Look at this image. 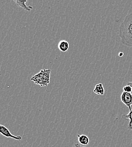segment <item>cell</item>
Wrapping results in <instances>:
<instances>
[{
	"label": "cell",
	"instance_id": "obj_1",
	"mask_svg": "<svg viewBox=\"0 0 132 147\" xmlns=\"http://www.w3.org/2000/svg\"><path fill=\"white\" fill-rule=\"evenodd\" d=\"M119 36L123 45L132 47V13L128 14L119 28Z\"/></svg>",
	"mask_w": 132,
	"mask_h": 147
},
{
	"label": "cell",
	"instance_id": "obj_2",
	"mask_svg": "<svg viewBox=\"0 0 132 147\" xmlns=\"http://www.w3.org/2000/svg\"><path fill=\"white\" fill-rule=\"evenodd\" d=\"M50 72L51 71L49 69L42 70L38 73L34 75L31 78V80L41 87L47 86L50 83Z\"/></svg>",
	"mask_w": 132,
	"mask_h": 147
},
{
	"label": "cell",
	"instance_id": "obj_3",
	"mask_svg": "<svg viewBox=\"0 0 132 147\" xmlns=\"http://www.w3.org/2000/svg\"><path fill=\"white\" fill-rule=\"evenodd\" d=\"M121 100L122 102L129 109V110H132L131 106L132 105V92H123L121 95Z\"/></svg>",
	"mask_w": 132,
	"mask_h": 147
},
{
	"label": "cell",
	"instance_id": "obj_4",
	"mask_svg": "<svg viewBox=\"0 0 132 147\" xmlns=\"http://www.w3.org/2000/svg\"><path fill=\"white\" fill-rule=\"evenodd\" d=\"M0 134H1L5 137L8 138H12L16 140H20L22 139V138L20 136H15L13 135L10 132L9 129L2 125H0Z\"/></svg>",
	"mask_w": 132,
	"mask_h": 147
},
{
	"label": "cell",
	"instance_id": "obj_5",
	"mask_svg": "<svg viewBox=\"0 0 132 147\" xmlns=\"http://www.w3.org/2000/svg\"><path fill=\"white\" fill-rule=\"evenodd\" d=\"M69 46L70 45L68 42L64 40H60L58 45V47L59 49L60 50V51L62 52H67L69 49Z\"/></svg>",
	"mask_w": 132,
	"mask_h": 147
},
{
	"label": "cell",
	"instance_id": "obj_6",
	"mask_svg": "<svg viewBox=\"0 0 132 147\" xmlns=\"http://www.w3.org/2000/svg\"><path fill=\"white\" fill-rule=\"evenodd\" d=\"M16 5L20 7L21 8H23L24 10H26V11H31V10L33 9V7L32 6H27L26 5H25V3L28 1L27 0H23V1H21V0H14V1Z\"/></svg>",
	"mask_w": 132,
	"mask_h": 147
},
{
	"label": "cell",
	"instance_id": "obj_7",
	"mask_svg": "<svg viewBox=\"0 0 132 147\" xmlns=\"http://www.w3.org/2000/svg\"><path fill=\"white\" fill-rule=\"evenodd\" d=\"M77 138H78V140L80 144L83 146H87L89 143V141H90L89 139L85 135H83V134L77 135Z\"/></svg>",
	"mask_w": 132,
	"mask_h": 147
},
{
	"label": "cell",
	"instance_id": "obj_8",
	"mask_svg": "<svg viewBox=\"0 0 132 147\" xmlns=\"http://www.w3.org/2000/svg\"><path fill=\"white\" fill-rule=\"evenodd\" d=\"M105 89L102 83L96 84L94 89V92L98 95H103L105 94Z\"/></svg>",
	"mask_w": 132,
	"mask_h": 147
},
{
	"label": "cell",
	"instance_id": "obj_9",
	"mask_svg": "<svg viewBox=\"0 0 132 147\" xmlns=\"http://www.w3.org/2000/svg\"><path fill=\"white\" fill-rule=\"evenodd\" d=\"M122 117L126 119H129V123L128 126V129L129 130H132V109L130 110L128 114L123 115Z\"/></svg>",
	"mask_w": 132,
	"mask_h": 147
},
{
	"label": "cell",
	"instance_id": "obj_10",
	"mask_svg": "<svg viewBox=\"0 0 132 147\" xmlns=\"http://www.w3.org/2000/svg\"><path fill=\"white\" fill-rule=\"evenodd\" d=\"M123 92H128V93H132V87L129 86V85H127L125 86H124L123 87Z\"/></svg>",
	"mask_w": 132,
	"mask_h": 147
},
{
	"label": "cell",
	"instance_id": "obj_11",
	"mask_svg": "<svg viewBox=\"0 0 132 147\" xmlns=\"http://www.w3.org/2000/svg\"><path fill=\"white\" fill-rule=\"evenodd\" d=\"M75 147H86V146H82V145H81V144H78V143H76L75 144Z\"/></svg>",
	"mask_w": 132,
	"mask_h": 147
},
{
	"label": "cell",
	"instance_id": "obj_12",
	"mask_svg": "<svg viewBox=\"0 0 132 147\" xmlns=\"http://www.w3.org/2000/svg\"><path fill=\"white\" fill-rule=\"evenodd\" d=\"M128 85L132 87V82H129V83H128Z\"/></svg>",
	"mask_w": 132,
	"mask_h": 147
},
{
	"label": "cell",
	"instance_id": "obj_13",
	"mask_svg": "<svg viewBox=\"0 0 132 147\" xmlns=\"http://www.w3.org/2000/svg\"><path fill=\"white\" fill-rule=\"evenodd\" d=\"M124 55V54H123V53H122V52H121V53H120V55H119V56H123V55Z\"/></svg>",
	"mask_w": 132,
	"mask_h": 147
},
{
	"label": "cell",
	"instance_id": "obj_14",
	"mask_svg": "<svg viewBox=\"0 0 132 147\" xmlns=\"http://www.w3.org/2000/svg\"></svg>",
	"mask_w": 132,
	"mask_h": 147
}]
</instances>
